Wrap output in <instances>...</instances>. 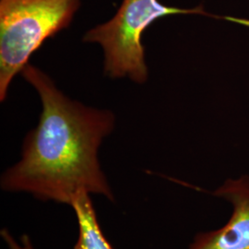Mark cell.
Here are the masks:
<instances>
[{
    "mask_svg": "<svg viewBox=\"0 0 249 249\" xmlns=\"http://www.w3.org/2000/svg\"><path fill=\"white\" fill-rule=\"evenodd\" d=\"M176 14H200L220 18L207 13L202 5L193 9H180L163 5L159 0H123L115 16L91 28L82 41L101 45L107 77L127 78L143 84L148 79L143 34L155 20Z\"/></svg>",
    "mask_w": 249,
    "mask_h": 249,
    "instance_id": "cell-3",
    "label": "cell"
},
{
    "mask_svg": "<svg viewBox=\"0 0 249 249\" xmlns=\"http://www.w3.org/2000/svg\"><path fill=\"white\" fill-rule=\"evenodd\" d=\"M21 75L36 89L42 111L24 139L20 160L2 175V190L67 205L81 191L114 201L99 160L102 143L115 128L114 113L69 98L34 65Z\"/></svg>",
    "mask_w": 249,
    "mask_h": 249,
    "instance_id": "cell-1",
    "label": "cell"
},
{
    "mask_svg": "<svg viewBox=\"0 0 249 249\" xmlns=\"http://www.w3.org/2000/svg\"><path fill=\"white\" fill-rule=\"evenodd\" d=\"M213 195L231 203V218L218 230L198 233L187 249H249V177L227 180Z\"/></svg>",
    "mask_w": 249,
    "mask_h": 249,
    "instance_id": "cell-4",
    "label": "cell"
},
{
    "mask_svg": "<svg viewBox=\"0 0 249 249\" xmlns=\"http://www.w3.org/2000/svg\"><path fill=\"white\" fill-rule=\"evenodd\" d=\"M77 216L79 237L73 249H114L99 225L90 194L81 191L72 197L71 204Z\"/></svg>",
    "mask_w": 249,
    "mask_h": 249,
    "instance_id": "cell-5",
    "label": "cell"
},
{
    "mask_svg": "<svg viewBox=\"0 0 249 249\" xmlns=\"http://www.w3.org/2000/svg\"><path fill=\"white\" fill-rule=\"evenodd\" d=\"M80 0H0V101L45 41L71 25Z\"/></svg>",
    "mask_w": 249,
    "mask_h": 249,
    "instance_id": "cell-2",
    "label": "cell"
},
{
    "mask_svg": "<svg viewBox=\"0 0 249 249\" xmlns=\"http://www.w3.org/2000/svg\"><path fill=\"white\" fill-rule=\"evenodd\" d=\"M1 236L3 240L5 241L6 244L8 245L9 249H36L33 246L30 237L27 234L22 235L20 243L15 240V238L11 235V233L6 229H3L1 231Z\"/></svg>",
    "mask_w": 249,
    "mask_h": 249,
    "instance_id": "cell-6",
    "label": "cell"
}]
</instances>
